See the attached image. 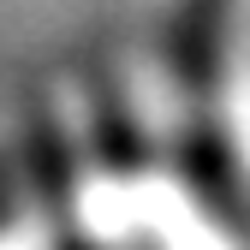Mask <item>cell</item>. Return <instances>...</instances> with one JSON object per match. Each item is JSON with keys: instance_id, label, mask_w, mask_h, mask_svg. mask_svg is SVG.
Instances as JSON below:
<instances>
[{"instance_id": "cell-1", "label": "cell", "mask_w": 250, "mask_h": 250, "mask_svg": "<svg viewBox=\"0 0 250 250\" xmlns=\"http://www.w3.org/2000/svg\"><path fill=\"white\" fill-rule=\"evenodd\" d=\"M185 66H191V78L214 72V48H221V0H185Z\"/></svg>"}]
</instances>
